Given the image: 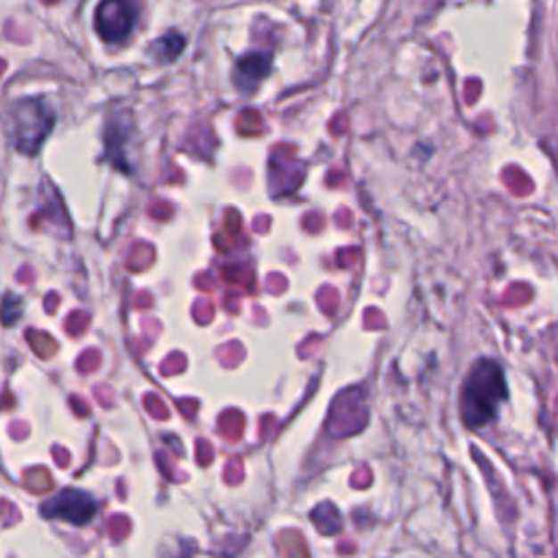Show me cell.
Returning a JSON list of instances; mask_svg holds the SVG:
<instances>
[{"mask_svg": "<svg viewBox=\"0 0 558 558\" xmlns=\"http://www.w3.org/2000/svg\"><path fill=\"white\" fill-rule=\"evenodd\" d=\"M506 399V380L493 360H480L469 371L460 395V417L464 425L480 430L496 419L499 404Z\"/></svg>", "mask_w": 558, "mask_h": 558, "instance_id": "cell-1", "label": "cell"}, {"mask_svg": "<svg viewBox=\"0 0 558 558\" xmlns=\"http://www.w3.org/2000/svg\"><path fill=\"white\" fill-rule=\"evenodd\" d=\"M55 125V111L42 99L21 101L12 110V138L18 151L33 155L51 134Z\"/></svg>", "mask_w": 558, "mask_h": 558, "instance_id": "cell-2", "label": "cell"}, {"mask_svg": "<svg viewBox=\"0 0 558 558\" xmlns=\"http://www.w3.org/2000/svg\"><path fill=\"white\" fill-rule=\"evenodd\" d=\"M135 0H101L96 7L94 27L105 42H122L135 27Z\"/></svg>", "mask_w": 558, "mask_h": 558, "instance_id": "cell-3", "label": "cell"}, {"mask_svg": "<svg viewBox=\"0 0 558 558\" xmlns=\"http://www.w3.org/2000/svg\"><path fill=\"white\" fill-rule=\"evenodd\" d=\"M271 53H249V55L240 57L236 63V72H234V83L240 92L249 94L264 81L271 72Z\"/></svg>", "mask_w": 558, "mask_h": 558, "instance_id": "cell-4", "label": "cell"}, {"mask_svg": "<svg viewBox=\"0 0 558 558\" xmlns=\"http://www.w3.org/2000/svg\"><path fill=\"white\" fill-rule=\"evenodd\" d=\"M184 46H185L184 36L170 31V33H166V36H161L160 40H155L153 44H151L149 51L160 63H170L177 60L179 53L184 51Z\"/></svg>", "mask_w": 558, "mask_h": 558, "instance_id": "cell-5", "label": "cell"}]
</instances>
